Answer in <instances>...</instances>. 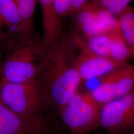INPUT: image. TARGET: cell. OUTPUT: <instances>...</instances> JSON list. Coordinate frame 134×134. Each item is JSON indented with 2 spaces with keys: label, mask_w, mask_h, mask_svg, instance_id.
Instances as JSON below:
<instances>
[{
  "label": "cell",
  "mask_w": 134,
  "mask_h": 134,
  "mask_svg": "<svg viewBox=\"0 0 134 134\" xmlns=\"http://www.w3.org/2000/svg\"><path fill=\"white\" fill-rule=\"evenodd\" d=\"M74 36H62L47 48L36 80L46 104L60 109L79 91L82 80L75 65Z\"/></svg>",
  "instance_id": "obj_1"
},
{
  "label": "cell",
  "mask_w": 134,
  "mask_h": 134,
  "mask_svg": "<svg viewBox=\"0 0 134 134\" xmlns=\"http://www.w3.org/2000/svg\"><path fill=\"white\" fill-rule=\"evenodd\" d=\"M6 56L0 64V76L12 83H25L36 80L47 47L42 37L34 34L8 42Z\"/></svg>",
  "instance_id": "obj_2"
},
{
  "label": "cell",
  "mask_w": 134,
  "mask_h": 134,
  "mask_svg": "<svg viewBox=\"0 0 134 134\" xmlns=\"http://www.w3.org/2000/svg\"><path fill=\"white\" fill-rule=\"evenodd\" d=\"M0 100L11 111L24 118L42 117V108L46 104L36 80L12 83L0 76Z\"/></svg>",
  "instance_id": "obj_3"
},
{
  "label": "cell",
  "mask_w": 134,
  "mask_h": 134,
  "mask_svg": "<svg viewBox=\"0 0 134 134\" xmlns=\"http://www.w3.org/2000/svg\"><path fill=\"white\" fill-rule=\"evenodd\" d=\"M102 105L90 92L78 91L59 109L63 124L74 134H88L100 125Z\"/></svg>",
  "instance_id": "obj_4"
},
{
  "label": "cell",
  "mask_w": 134,
  "mask_h": 134,
  "mask_svg": "<svg viewBox=\"0 0 134 134\" xmlns=\"http://www.w3.org/2000/svg\"><path fill=\"white\" fill-rule=\"evenodd\" d=\"M134 90V65L127 63L99 78L90 93L98 103L105 104L125 96Z\"/></svg>",
  "instance_id": "obj_5"
},
{
  "label": "cell",
  "mask_w": 134,
  "mask_h": 134,
  "mask_svg": "<svg viewBox=\"0 0 134 134\" xmlns=\"http://www.w3.org/2000/svg\"><path fill=\"white\" fill-rule=\"evenodd\" d=\"M73 15L77 29L83 38L108 34L118 27L117 16L106 8L91 2Z\"/></svg>",
  "instance_id": "obj_6"
},
{
  "label": "cell",
  "mask_w": 134,
  "mask_h": 134,
  "mask_svg": "<svg viewBox=\"0 0 134 134\" xmlns=\"http://www.w3.org/2000/svg\"><path fill=\"white\" fill-rule=\"evenodd\" d=\"M74 37L78 47L75 65L82 82L100 78L127 64L92 53L85 46L81 37Z\"/></svg>",
  "instance_id": "obj_7"
},
{
  "label": "cell",
  "mask_w": 134,
  "mask_h": 134,
  "mask_svg": "<svg viewBox=\"0 0 134 134\" xmlns=\"http://www.w3.org/2000/svg\"><path fill=\"white\" fill-rule=\"evenodd\" d=\"M100 125L115 132L131 129L134 126V90L102 107Z\"/></svg>",
  "instance_id": "obj_8"
},
{
  "label": "cell",
  "mask_w": 134,
  "mask_h": 134,
  "mask_svg": "<svg viewBox=\"0 0 134 134\" xmlns=\"http://www.w3.org/2000/svg\"><path fill=\"white\" fill-rule=\"evenodd\" d=\"M47 129V122L42 117H22L0 100V134H43Z\"/></svg>",
  "instance_id": "obj_9"
},
{
  "label": "cell",
  "mask_w": 134,
  "mask_h": 134,
  "mask_svg": "<svg viewBox=\"0 0 134 134\" xmlns=\"http://www.w3.org/2000/svg\"><path fill=\"white\" fill-rule=\"evenodd\" d=\"M23 37V24L15 0H0V42Z\"/></svg>",
  "instance_id": "obj_10"
},
{
  "label": "cell",
  "mask_w": 134,
  "mask_h": 134,
  "mask_svg": "<svg viewBox=\"0 0 134 134\" xmlns=\"http://www.w3.org/2000/svg\"><path fill=\"white\" fill-rule=\"evenodd\" d=\"M42 11V39L47 48L62 36V22L55 10L54 0H38Z\"/></svg>",
  "instance_id": "obj_11"
},
{
  "label": "cell",
  "mask_w": 134,
  "mask_h": 134,
  "mask_svg": "<svg viewBox=\"0 0 134 134\" xmlns=\"http://www.w3.org/2000/svg\"><path fill=\"white\" fill-rule=\"evenodd\" d=\"M109 58L119 63H128L129 60L133 58V55L119 26L109 32Z\"/></svg>",
  "instance_id": "obj_12"
},
{
  "label": "cell",
  "mask_w": 134,
  "mask_h": 134,
  "mask_svg": "<svg viewBox=\"0 0 134 134\" xmlns=\"http://www.w3.org/2000/svg\"><path fill=\"white\" fill-rule=\"evenodd\" d=\"M15 1L21 18L23 30V37L32 36L34 34V14L38 0H15Z\"/></svg>",
  "instance_id": "obj_13"
},
{
  "label": "cell",
  "mask_w": 134,
  "mask_h": 134,
  "mask_svg": "<svg viewBox=\"0 0 134 134\" xmlns=\"http://www.w3.org/2000/svg\"><path fill=\"white\" fill-rule=\"evenodd\" d=\"M117 18L119 29L129 46L134 58V8L128 6Z\"/></svg>",
  "instance_id": "obj_14"
},
{
  "label": "cell",
  "mask_w": 134,
  "mask_h": 134,
  "mask_svg": "<svg viewBox=\"0 0 134 134\" xmlns=\"http://www.w3.org/2000/svg\"><path fill=\"white\" fill-rule=\"evenodd\" d=\"M82 38L85 46L92 53L99 56L109 58V32Z\"/></svg>",
  "instance_id": "obj_15"
},
{
  "label": "cell",
  "mask_w": 134,
  "mask_h": 134,
  "mask_svg": "<svg viewBox=\"0 0 134 134\" xmlns=\"http://www.w3.org/2000/svg\"><path fill=\"white\" fill-rule=\"evenodd\" d=\"M55 10L60 18L71 14V0H54Z\"/></svg>",
  "instance_id": "obj_16"
},
{
  "label": "cell",
  "mask_w": 134,
  "mask_h": 134,
  "mask_svg": "<svg viewBox=\"0 0 134 134\" xmlns=\"http://www.w3.org/2000/svg\"><path fill=\"white\" fill-rule=\"evenodd\" d=\"M132 1V0H113L107 9L115 16H117L129 6V4Z\"/></svg>",
  "instance_id": "obj_17"
},
{
  "label": "cell",
  "mask_w": 134,
  "mask_h": 134,
  "mask_svg": "<svg viewBox=\"0 0 134 134\" xmlns=\"http://www.w3.org/2000/svg\"><path fill=\"white\" fill-rule=\"evenodd\" d=\"M91 0H71V14H74L80 8L90 3Z\"/></svg>",
  "instance_id": "obj_18"
},
{
  "label": "cell",
  "mask_w": 134,
  "mask_h": 134,
  "mask_svg": "<svg viewBox=\"0 0 134 134\" xmlns=\"http://www.w3.org/2000/svg\"><path fill=\"white\" fill-rule=\"evenodd\" d=\"M132 130V134H134V126L131 129Z\"/></svg>",
  "instance_id": "obj_19"
},
{
  "label": "cell",
  "mask_w": 134,
  "mask_h": 134,
  "mask_svg": "<svg viewBox=\"0 0 134 134\" xmlns=\"http://www.w3.org/2000/svg\"><path fill=\"white\" fill-rule=\"evenodd\" d=\"M67 134H74V133H71V132H70V133H67Z\"/></svg>",
  "instance_id": "obj_20"
}]
</instances>
